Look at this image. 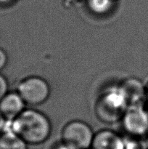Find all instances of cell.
<instances>
[{
  "instance_id": "cell-1",
  "label": "cell",
  "mask_w": 148,
  "mask_h": 149,
  "mask_svg": "<svg viewBox=\"0 0 148 149\" xmlns=\"http://www.w3.org/2000/svg\"><path fill=\"white\" fill-rule=\"evenodd\" d=\"M6 129L12 131L28 145H40L49 139L52 124L43 112L26 109L17 117L8 122Z\"/></svg>"
},
{
  "instance_id": "cell-2",
  "label": "cell",
  "mask_w": 148,
  "mask_h": 149,
  "mask_svg": "<svg viewBox=\"0 0 148 149\" xmlns=\"http://www.w3.org/2000/svg\"><path fill=\"white\" fill-rule=\"evenodd\" d=\"M129 108L119 86L108 87L100 93L94 104V113L100 122L113 124L121 121Z\"/></svg>"
},
{
  "instance_id": "cell-3",
  "label": "cell",
  "mask_w": 148,
  "mask_h": 149,
  "mask_svg": "<svg viewBox=\"0 0 148 149\" xmlns=\"http://www.w3.org/2000/svg\"><path fill=\"white\" fill-rule=\"evenodd\" d=\"M26 105L36 106L43 104L50 95V87L46 80L38 76L23 79L17 84V90Z\"/></svg>"
},
{
  "instance_id": "cell-4",
  "label": "cell",
  "mask_w": 148,
  "mask_h": 149,
  "mask_svg": "<svg viewBox=\"0 0 148 149\" xmlns=\"http://www.w3.org/2000/svg\"><path fill=\"white\" fill-rule=\"evenodd\" d=\"M94 134L87 123L81 120H72L62 128L61 141L75 149H89Z\"/></svg>"
},
{
  "instance_id": "cell-5",
  "label": "cell",
  "mask_w": 148,
  "mask_h": 149,
  "mask_svg": "<svg viewBox=\"0 0 148 149\" xmlns=\"http://www.w3.org/2000/svg\"><path fill=\"white\" fill-rule=\"evenodd\" d=\"M120 122L129 136L136 138L148 136V111L144 104L129 106Z\"/></svg>"
},
{
  "instance_id": "cell-6",
  "label": "cell",
  "mask_w": 148,
  "mask_h": 149,
  "mask_svg": "<svg viewBox=\"0 0 148 149\" xmlns=\"http://www.w3.org/2000/svg\"><path fill=\"white\" fill-rule=\"evenodd\" d=\"M118 86L123 92L129 106L142 105L145 103L146 86L140 79L129 77L123 80Z\"/></svg>"
},
{
  "instance_id": "cell-7",
  "label": "cell",
  "mask_w": 148,
  "mask_h": 149,
  "mask_svg": "<svg viewBox=\"0 0 148 149\" xmlns=\"http://www.w3.org/2000/svg\"><path fill=\"white\" fill-rule=\"evenodd\" d=\"M26 103L17 91H9L0 100V113L7 122H11L26 109Z\"/></svg>"
},
{
  "instance_id": "cell-8",
  "label": "cell",
  "mask_w": 148,
  "mask_h": 149,
  "mask_svg": "<svg viewBox=\"0 0 148 149\" xmlns=\"http://www.w3.org/2000/svg\"><path fill=\"white\" fill-rule=\"evenodd\" d=\"M126 141L115 132L102 130L94 134L91 149H126Z\"/></svg>"
},
{
  "instance_id": "cell-9",
  "label": "cell",
  "mask_w": 148,
  "mask_h": 149,
  "mask_svg": "<svg viewBox=\"0 0 148 149\" xmlns=\"http://www.w3.org/2000/svg\"><path fill=\"white\" fill-rule=\"evenodd\" d=\"M28 146L20 137L8 129L0 135V149H28Z\"/></svg>"
},
{
  "instance_id": "cell-10",
  "label": "cell",
  "mask_w": 148,
  "mask_h": 149,
  "mask_svg": "<svg viewBox=\"0 0 148 149\" xmlns=\"http://www.w3.org/2000/svg\"><path fill=\"white\" fill-rule=\"evenodd\" d=\"M115 0H88L89 10L96 15H104L111 11Z\"/></svg>"
},
{
  "instance_id": "cell-11",
  "label": "cell",
  "mask_w": 148,
  "mask_h": 149,
  "mask_svg": "<svg viewBox=\"0 0 148 149\" xmlns=\"http://www.w3.org/2000/svg\"><path fill=\"white\" fill-rule=\"evenodd\" d=\"M9 92V83L7 78L0 73V100Z\"/></svg>"
},
{
  "instance_id": "cell-12",
  "label": "cell",
  "mask_w": 148,
  "mask_h": 149,
  "mask_svg": "<svg viewBox=\"0 0 148 149\" xmlns=\"http://www.w3.org/2000/svg\"><path fill=\"white\" fill-rule=\"evenodd\" d=\"M8 63V55L3 48L0 47V73L6 68Z\"/></svg>"
},
{
  "instance_id": "cell-13",
  "label": "cell",
  "mask_w": 148,
  "mask_h": 149,
  "mask_svg": "<svg viewBox=\"0 0 148 149\" xmlns=\"http://www.w3.org/2000/svg\"><path fill=\"white\" fill-rule=\"evenodd\" d=\"M8 122L4 119V116L0 113V135L6 130Z\"/></svg>"
},
{
  "instance_id": "cell-14",
  "label": "cell",
  "mask_w": 148,
  "mask_h": 149,
  "mask_svg": "<svg viewBox=\"0 0 148 149\" xmlns=\"http://www.w3.org/2000/svg\"><path fill=\"white\" fill-rule=\"evenodd\" d=\"M52 149H75V148H73V147L67 145V144L64 143H62V141H61V142L59 143L56 144Z\"/></svg>"
},
{
  "instance_id": "cell-15",
  "label": "cell",
  "mask_w": 148,
  "mask_h": 149,
  "mask_svg": "<svg viewBox=\"0 0 148 149\" xmlns=\"http://www.w3.org/2000/svg\"><path fill=\"white\" fill-rule=\"evenodd\" d=\"M15 0H0V6L1 7H5V6L10 5Z\"/></svg>"
},
{
  "instance_id": "cell-16",
  "label": "cell",
  "mask_w": 148,
  "mask_h": 149,
  "mask_svg": "<svg viewBox=\"0 0 148 149\" xmlns=\"http://www.w3.org/2000/svg\"><path fill=\"white\" fill-rule=\"evenodd\" d=\"M146 86V95H145V104L147 105V106L148 107V82L147 84H145Z\"/></svg>"
},
{
  "instance_id": "cell-17",
  "label": "cell",
  "mask_w": 148,
  "mask_h": 149,
  "mask_svg": "<svg viewBox=\"0 0 148 149\" xmlns=\"http://www.w3.org/2000/svg\"><path fill=\"white\" fill-rule=\"evenodd\" d=\"M89 149H91V148H89Z\"/></svg>"
}]
</instances>
